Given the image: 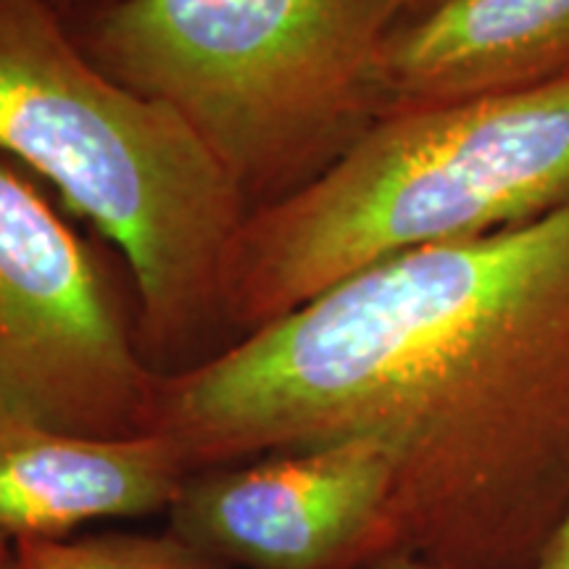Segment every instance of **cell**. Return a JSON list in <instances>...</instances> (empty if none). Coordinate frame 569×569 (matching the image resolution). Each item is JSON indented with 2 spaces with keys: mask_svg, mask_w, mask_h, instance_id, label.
I'll list each match as a JSON object with an SVG mask.
<instances>
[{
  "mask_svg": "<svg viewBox=\"0 0 569 569\" xmlns=\"http://www.w3.org/2000/svg\"><path fill=\"white\" fill-rule=\"evenodd\" d=\"M569 203V77L382 117L322 177L248 213L224 259L234 343L361 269Z\"/></svg>",
  "mask_w": 569,
  "mask_h": 569,
  "instance_id": "3",
  "label": "cell"
},
{
  "mask_svg": "<svg viewBox=\"0 0 569 569\" xmlns=\"http://www.w3.org/2000/svg\"><path fill=\"white\" fill-rule=\"evenodd\" d=\"M396 13L398 0H119L67 24L98 69L180 113L253 213L380 122Z\"/></svg>",
  "mask_w": 569,
  "mask_h": 569,
  "instance_id": "4",
  "label": "cell"
},
{
  "mask_svg": "<svg viewBox=\"0 0 569 569\" xmlns=\"http://www.w3.org/2000/svg\"><path fill=\"white\" fill-rule=\"evenodd\" d=\"M372 569H438V567L427 565V561L411 557V553L396 551V553H388V557H382Z\"/></svg>",
  "mask_w": 569,
  "mask_h": 569,
  "instance_id": "12",
  "label": "cell"
},
{
  "mask_svg": "<svg viewBox=\"0 0 569 569\" xmlns=\"http://www.w3.org/2000/svg\"><path fill=\"white\" fill-rule=\"evenodd\" d=\"M148 432L188 472L375 443L393 553L530 569L569 511V203L361 269L159 377Z\"/></svg>",
  "mask_w": 569,
  "mask_h": 569,
  "instance_id": "1",
  "label": "cell"
},
{
  "mask_svg": "<svg viewBox=\"0 0 569 569\" xmlns=\"http://www.w3.org/2000/svg\"><path fill=\"white\" fill-rule=\"evenodd\" d=\"M17 569H232L174 532H101L88 538H24Z\"/></svg>",
  "mask_w": 569,
  "mask_h": 569,
  "instance_id": "9",
  "label": "cell"
},
{
  "mask_svg": "<svg viewBox=\"0 0 569 569\" xmlns=\"http://www.w3.org/2000/svg\"><path fill=\"white\" fill-rule=\"evenodd\" d=\"M48 3H51L63 19H71V17H80L84 11L106 9V6L119 3V0H48Z\"/></svg>",
  "mask_w": 569,
  "mask_h": 569,
  "instance_id": "11",
  "label": "cell"
},
{
  "mask_svg": "<svg viewBox=\"0 0 569 569\" xmlns=\"http://www.w3.org/2000/svg\"><path fill=\"white\" fill-rule=\"evenodd\" d=\"M188 475L156 432L84 438L0 422V536L53 540L98 519L167 515Z\"/></svg>",
  "mask_w": 569,
  "mask_h": 569,
  "instance_id": "8",
  "label": "cell"
},
{
  "mask_svg": "<svg viewBox=\"0 0 569 569\" xmlns=\"http://www.w3.org/2000/svg\"><path fill=\"white\" fill-rule=\"evenodd\" d=\"M159 375L96 248L0 161V422L84 438L151 430Z\"/></svg>",
  "mask_w": 569,
  "mask_h": 569,
  "instance_id": "5",
  "label": "cell"
},
{
  "mask_svg": "<svg viewBox=\"0 0 569 569\" xmlns=\"http://www.w3.org/2000/svg\"><path fill=\"white\" fill-rule=\"evenodd\" d=\"M0 161L122 253L153 375L234 346L222 274L243 198L180 113L98 69L48 0H0Z\"/></svg>",
  "mask_w": 569,
  "mask_h": 569,
  "instance_id": "2",
  "label": "cell"
},
{
  "mask_svg": "<svg viewBox=\"0 0 569 569\" xmlns=\"http://www.w3.org/2000/svg\"><path fill=\"white\" fill-rule=\"evenodd\" d=\"M530 569H569V511L553 528Z\"/></svg>",
  "mask_w": 569,
  "mask_h": 569,
  "instance_id": "10",
  "label": "cell"
},
{
  "mask_svg": "<svg viewBox=\"0 0 569 569\" xmlns=\"http://www.w3.org/2000/svg\"><path fill=\"white\" fill-rule=\"evenodd\" d=\"M569 77V0H415L382 42V117Z\"/></svg>",
  "mask_w": 569,
  "mask_h": 569,
  "instance_id": "7",
  "label": "cell"
},
{
  "mask_svg": "<svg viewBox=\"0 0 569 569\" xmlns=\"http://www.w3.org/2000/svg\"><path fill=\"white\" fill-rule=\"evenodd\" d=\"M409 3H415V0H398V11H401L403 6H409Z\"/></svg>",
  "mask_w": 569,
  "mask_h": 569,
  "instance_id": "14",
  "label": "cell"
},
{
  "mask_svg": "<svg viewBox=\"0 0 569 569\" xmlns=\"http://www.w3.org/2000/svg\"><path fill=\"white\" fill-rule=\"evenodd\" d=\"M167 519L232 569H372L393 553L390 467L351 440L198 469Z\"/></svg>",
  "mask_w": 569,
  "mask_h": 569,
  "instance_id": "6",
  "label": "cell"
},
{
  "mask_svg": "<svg viewBox=\"0 0 569 569\" xmlns=\"http://www.w3.org/2000/svg\"><path fill=\"white\" fill-rule=\"evenodd\" d=\"M0 569H17V543L0 536Z\"/></svg>",
  "mask_w": 569,
  "mask_h": 569,
  "instance_id": "13",
  "label": "cell"
}]
</instances>
